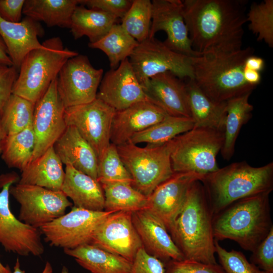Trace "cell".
Listing matches in <instances>:
<instances>
[{
  "mask_svg": "<svg viewBox=\"0 0 273 273\" xmlns=\"http://www.w3.org/2000/svg\"><path fill=\"white\" fill-rule=\"evenodd\" d=\"M247 3L245 0L183 1L184 19L194 50L205 54L242 49Z\"/></svg>",
  "mask_w": 273,
  "mask_h": 273,
  "instance_id": "1",
  "label": "cell"
},
{
  "mask_svg": "<svg viewBox=\"0 0 273 273\" xmlns=\"http://www.w3.org/2000/svg\"><path fill=\"white\" fill-rule=\"evenodd\" d=\"M35 105L20 96L11 95L0 118L7 135L18 133L32 124Z\"/></svg>",
  "mask_w": 273,
  "mask_h": 273,
  "instance_id": "36",
  "label": "cell"
},
{
  "mask_svg": "<svg viewBox=\"0 0 273 273\" xmlns=\"http://www.w3.org/2000/svg\"><path fill=\"white\" fill-rule=\"evenodd\" d=\"M132 3L130 0H80V5L109 13L122 19Z\"/></svg>",
  "mask_w": 273,
  "mask_h": 273,
  "instance_id": "44",
  "label": "cell"
},
{
  "mask_svg": "<svg viewBox=\"0 0 273 273\" xmlns=\"http://www.w3.org/2000/svg\"><path fill=\"white\" fill-rule=\"evenodd\" d=\"M0 63L12 66V62L8 55L7 47L0 34Z\"/></svg>",
  "mask_w": 273,
  "mask_h": 273,
  "instance_id": "49",
  "label": "cell"
},
{
  "mask_svg": "<svg viewBox=\"0 0 273 273\" xmlns=\"http://www.w3.org/2000/svg\"><path fill=\"white\" fill-rule=\"evenodd\" d=\"M247 197L232 203L213 216L216 241L230 239L245 250L253 252L273 227L269 195Z\"/></svg>",
  "mask_w": 273,
  "mask_h": 273,
  "instance_id": "4",
  "label": "cell"
},
{
  "mask_svg": "<svg viewBox=\"0 0 273 273\" xmlns=\"http://www.w3.org/2000/svg\"><path fill=\"white\" fill-rule=\"evenodd\" d=\"M252 253V263L265 273H273V227Z\"/></svg>",
  "mask_w": 273,
  "mask_h": 273,
  "instance_id": "42",
  "label": "cell"
},
{
  "mask_svg": "<svg viewBox=\"0 0 273 273\" xmlns=\"http://www.w3.org/2000/svg\"><path fill=\"white\" fill-rule=\"evenodd\" d=\"M251 94H246L226 102L224 141L220 152L227 161L234 154L236 142L242 126L251 118L254 108L249 102Z\"/></svg>",
  "mask_w": 273,
  "mask_h": 273,
  "instance_id": "31",
  "label": "cell"
},
{
  "mask_svg": "<svg viewBox=\"0 0 273 273\" xmlns=\"http://www.w3.org/2000/svg\"><path fill=\"white\" fill-rule=\"evenodd\" d=\"M170 156L173 172H193L203 175L219 167L216 156L221 151L224 131L207 127H193L174 138Z\"/></svg>",
  "mask_w": 273,
  "mask_h": 273,
  "instance_id": "8",
  "label": "cell"
},
{
  "mask_svg": "<svg viewBox=\"0 0 273 273\" xmlns=\"http://www.w3.org/2000/svg\"><path fill=\"white\" fill-rule=\"evenodd\" d=\"M102 187L104 194L105 211L133 212L146 208L148 197L130 184L114 183L103 185Z\"/></svg>",
  "mask_w": 273,
  "mask_h": 273,
  "instance_id": "35",
  "label": "cell"
},
{
  "mask_svg": "<svg viewBox=\"0 0 273 273\" xmlns=\"http://www.w3.org/2000/svg\"><path fill=\"white\" fill-rule=\"evenodd\" d=\"M113 211H93L73 207L71 210L39 229L44 240L53 246L74 249L90 244L98 226Z\"/></svg>",
  "mask_w": 273,
  "mask_h": 273,
  "instance_id": "10",
  "label": "cell"
},
{
  "mask_svg": "<svg viewBox=\"0 0 273 273\" xmlns=\"http://www.w3.org/2000/svg\"><path fill=\"white\" fill-rule=\"evenodd\" d=\"M97 180L101 185L125 183L131 185V176L125 166L117 147L110 143L99 160Z\"/></svg>",
  "mask_w": 273,
  "mask_h": 273,
  "instance_id": "39",
  "label": "cell"
},
{
  "mask_svg": "<svg viewBox=\"0 0 273 273\" xmlns=\"http://www.w3.org/2000/svg\"><path fill=\"white\" fill-rule=\"evenodd\" d=\"M0 273H11V270L8 266H5L0 261Z\"/></svg>",
  "mask_w": 273,
  "mask_h": 273,
  "instance_id": "52",
  "label": "cell"
},
{
  "mask_svg": "<svg viewBox=\"0 0 273 273\" xmlns=\"http://www.w3.org/2000/svg\"><path fill=\"white\" fill-rule=\"evenodd\" d=\"M35 147L32 124L23 130L7 135L3 146L2 157L9 167L22 171L31 162Z\"/></svg>",
  "mask_w": 273,
  "mask_h": 273,
  "instance_id": "34",
  "label": "cell"
},
{
  "mask_svg": "<svg viewBox=\"0 0 273 273\" xmlns=\"http://www.w3.org/2000/svg\"><path fill=\"white\" fill-rule=\"evenodd\" d=\"M116 110L99 99L65 109L67 126H73L88 143L99 160L111 143L110 134Z\"/></svg>",
  "mask_w": 273,
  "mask_h": 273,
  "instance_id": "13",
  "label": "cell"
},
{
  "mask_svg": "<svg viewBox=\"0 0 273 273\" xmlns=\"http://www.w3.org/2000/svg\"><path fill=\"white\" fill-rule=\"evenodd\" d=\"M213 216L204 188L197 181L189 190L169 233L184 259L217 263Z\"/></svg>",
  "mask_w": 273,
  "mask_h": 273,
  "instance_id": "2",
  "label": "cell"
},
{
  "mask_svg": "<svg viewBox=\"0 0 273 273\" xmlns=\"http://www.w3.org/2000/svg\"><path fill=\"white\" fill-rule=\"evenodd\" d=\"M19 71L13 65L0 63V118L4 108L12 94Z\"/></svg>",
  "mask_w": 273,
  "mask_h": 273,
  "instance_id": "45",
  "label": "cell"
},
{
  "mask_svg": "<svg viewBox=\"0 0 273 273\" xmlns=\"http://www.w3.org/2000/svg\"><path fill=\"white\" fill-rule=\"evenodd\" d=\"M168 115L151 100L137 102L114 114L110 142L119 146L128 142L136 133L163 120Z\"/></svg>",
  "mask_w": 273,
  "mask_h": 273,
  "instance_id": "20",
  "label": "cell"
},
{
  "mask_svg": "<svg viewBox=\"0 0 273 273\" xmlns=\"http://www.w3.org/2000/svg\"><path fill=\"white\" fill-rule=\"evenodd\" d=\"M103 74V70L94 67L85 55L69 59L57 77L58 92L65 108L95 100Z\"/></svg>",
  "mask_w": 273,
  "mask_h": 273,
  "instance_id": "12",
  "label": "cell"
},
{
  "mask_svg": "<svg viewBox=\"0 0 273 273\" xmlns=\"http://www.w3.org/2000/svg\"><path fill=\"white\" fill-rule=\"evenodd\" d=\"M11 273H25V271L20 268V264L18 258L17 259L14 266V270ZM41 273H53V268L49 262L47 261Z\"/></svg>",
  "mask_w": 273,
  "mask_h": 273,
  "instance_id": "50",
  "label": "cell"
},
{
  "mask_svg": "<svg viewBox=\"0 0 273 273\" xmlns=\"http://www.w3.org/2000/svg\"><path fill=\"white\" fill-rule=\"evenodd\" d=\"M7 135L4 130L0 119V154L2 153L4 141Z\"/></svg>",
  "mask_w": 273,
  "mask_h": 273,
  "instance_id": "51",
  "label": "cell"
},
{
  "mask_svg": "<svg viewBox=\"0 0 273 273\" xmlns=\"http://www.w3.org/2000/svg\"><path fill=\"white\" fill-rule=\"evenodd\" d=\"M62 164L52 146L21 171L18 183L61 191L65 177Z\"/></svg>",
  "mask_w": 273,
  "mask_h": 273,
  "instance_id": "26",
  "label": "cell"
},
{
  "mask_svg": "<svg viewBox=\"0 0 273 273\" xmlns=\"http://www.w3.org/2000/svg\"><path fill=\"white\" fill-rule=\"evenodd\" d=\"M246 22L258 41H263L269 47H273L272 0L253 3L246 13Z\"/></svg>",
  "mask_w": 273,
  "mask_h": 273,
  "instance_id": "38",
  "label": "cell"
},
{
  "mask_svg": "<svg viewBox=\"0 0 273 273\" xmlns=\"http://www.w3.org/2000/svg\"><path fill=\"white\" fill-rule=\"evenodd\" d=\"M64 250L92 273H130L131 262L95 245L86 244Z\"/></svg>",
  "mask_w": 273,
  "mask_h": 273,
  "instance_id": "28",
  "label": "cell"
},
{
  "mask_svg": "<svg viewBox=\"0 0 273 273\" xmlns=\"http://www.w3.org/2000/svg\"><path fill=\"white\" fill-rule=\"evenodd\" d=\"M213 215L243 198L273 189V162L253 167L234 162L205 175L201 181Z\"/></svg>",
  "mask_w": 273,
  "mask_h": 273,
  "instance_id": "5",
  "label": "cell"
},
{
  "mask_svg": "<svg viewBox=\"0 0 273 273\" xmlns=\"http://www.w3.org/2000/svg\"><path fill=\"white\" fill-rule=\"evenodd\" d=\"M80 0H25L23 14L48 27L70 28L73 13Z\"/></svg>",
  "mask_w": 273,
  "mask_h": 273,
  "instance_id": "30",
  "label": "cell"
},
{
  "mask_svg": "<svg viewBox=\"0 0 273 273\" xmlns=\"http://www.w3.org/2000/svg\"><path fill=\"white\" fill-rule=\"evenodd\" d=\"M132 221L143 247L164 263L184 256L162 222L147 210L132 212Z\"/></svg>",
  "mask_w": 273,
  "mask_h": 273,
  "instance_id": "21",
  "label": "cell"
},
{
  "mask_svg": "<svg viewBox=\"0 0 273 273\" xmlns=\"http://www.w3.org/2000/svg\"><path fill=\"white\" fill-rule=\"evenodd\" d=\"M61 191L72 200L75 207L104 210L105 197L101 184L70 165H66Z\"/></svg>",
  "mask_w": 273,
  "mask_h": 273,
  "instance_id": "25",
  "label": "cell"
},
{
  "mask_svg": "<svg viewBox=\"0 0 273 273\" xmlns=\"http://www.w3.org/2000/svg\"><path fill=\"white\" fill-rule=\"evenodd\" d=\"M139 43L121 24H115L101 39L88 45L103 52L109 59L111 69H114L122 61L128 59Z\"/></svg>",
  "mask_w": 273,
  "mask_h": 273,
  "instance_id": "33",
  "label": "cell"
},
{
  "mask_svg": "<svg viewBox=\"0 0 273 273\" xmlns=\"http://www.w3.org/2000/svg\"><path fill=\"white\" fill-rule=\"evenodd\" d=\"M174 144L173 139L162 145L145 147L129 141L116 146L135 189L149 197L158 185L173 174L170 156Z\"/></svg>",
  "mask_w": 273,
  "mask_h": 273,
  "instance_id": "7",
  "label": "cell"
},
{
  "mask_svg": "<svg viewBox=\"0 0 273 273\" xmlns=\"http://www.w3.org/2000/svg\"><path fill=\"white\" fill-rule=\"evenodd\" d=\"M16 180L14 175L3 184L0 192V244L6 251L22 256H40L44 252L40 229L17 219L9 205V190Z\"/></svg>",
  "mask_w": 273,
  "mask_h": 273,
  "instance_id": "14",
  "label": "cell"
},
{
  "mask_svg": "<svg viewBox=\"0 0 273 273\" xmlns=\"http://www.w3.org/2000/svg\"><path fill=\"white\" fill-rule=\"evenodd\" d=\"M44 33L40 23L29 17L25 16L18 23L8 22L0 17V34L13 65L18 71L29 52L43 47L38 37H42Z\"/></svg>",
  "mask_w": 273,
  "mask_h": 273,
  "instance_id": "23",
  "label": "cell"
},
{
  "mask_svg": "<svg viewBox=\"0 0 273 273\" xmlns=\"http://www.w3.org/2000/svg\"><path fill=\"white\" fill-rule=\"evenodd\" d=\"M65 109L58 92L56 78L35 105L32 127L35 147L32 161L53 146L65 130Z\"/></svg>",
  "mask_w": 273,
  "mask_h": 273,
  "instance_id": "15",
  "label": "cell"
},
{
  "mask_svg": "<svg viewBox=\"0 0 273 273\" xmlns=\"http://www.w3.org/2000/svg\"><path fill=\"white\" fill-rule=\"evenodd\" d=\"M251 47L230 53H208L190 57L193 80L211 100L218 103L246 94L256 86L243 76L245 62L253 55Z\"/></svg>",
  "mask_w": 273,
  "mask_h": 273,
  "instance_id": "3",
  "label": "cell"
},
{
  "mask_svg": "<svg viewBox=\"0 0 273 273\" xmlns=\"http://www.w3.org/2000/svg\"><path fill=\"white\" fill-rule=\"evenodd\" d=\"M90 244L132 262L143 247L132 221V212L119 211L109 215L96 230Z\"/></svg>",
  "mask_w": 273,
  "mask_h": 273,
  "instance_id": "18",
  "label": "cell"
},
{
  "mask_svg": "<svg viewBox=\"0 0 273 273\" xmlns=\"http://www.w3.org/2000/svg\"><path fill=\"white\" fill-rule=\"evenodd\" d=\"M128 59L144 90L150 78L169 72L179 78H193L190 57L175 52L153 37L139 43Z\"/></svg>",
  "mask_w": 273,
  "mask_h": 273,
  "instance_id": "9",
  "label": "cell"
},
{
  "mask_svg": "<svg viewBox=\"0 0 273 273\" xmlns=\"http://www.w3.org/2000/svg\"><path fill=\"white\" fill-rule=\"evenodd\" d=\"M25 0H0V17L13 23L21 21Z\"/></svg>",
  "mask_w": 273,
  "mask_h": 273,
  "instance_id": "46",
  "label": "cell"
},
{
  "mask_svg": "<svg viewBox=\"0 0 273 273\" xmlns=\"http://www.w3.org/2000/svg\"><path fill=\"white\" fill-rule=\"evenodd\" d=\"M118 18L97 9H87L82 5L75 8L71 18L70 29L75 39L87 36L89 43L101 39L116 24Z\"/></svg>",
  "mask_w": 273,
  "mask_h": 273,
  "instance_id": "29",
  "label": "cell"
},
{
  "mask_svg": "<svg viewBox=\"0 0 273 273\" xmlns=\"http://www.w3.org/2000/svg\"><path fill=\"white\" fill-rule=\"evenodd\" d=\"M61 273H69L67 268L65 266H63L62 268Z\"/></svg>",
  "mask_w": 273,
  "mask_h": 273,
  "instance_id": "53",
  "label": "cell"
},
{
  "mask_svg": "<svg viewBox=\"0 0 273 273\" xmlns=\"http://www.w3.org/2000/svg\"><path fill=\"white\" fill-rule=\"evenodd\" d=\"M97 98L116 111L140 101L151 100L138 80L128 59L122 61L117 68L111 69L105 74Z\"/></svg>",
  "mask_w": 273,
  "mask_h": 273,
  "instance_id": "19",
  "label": "cell"
},
{
  "mask_svg": "<svg viewBox=\"0 0 273 273\" xmlns=\"http://www.w3.org/2000/svg\"><path fill=\"white\" fill-rule=\"evenodd\" d=\"M151 20L149 38L163 31L167 34L163 43L171 50L189 57L201 54L192 48L184 19L182 1L153 0Z\"/></svg>",
  "mask_w": 273,
  "mask_h": 273,
  "instance_id": "17",
  "label": "cell"
},
{
  "mask_svg": "<svg viewBox=\"0 0 273 273\" xmlns=\"http://www.w3.org/2000/svg\"><path fill=\"white\" fill-rule=\"evenodd\" d=\"M144 91L168 115L191 118L186 83L171 73L152 77Z\"/></svg>",
  "mask_w": 273,
  "mask_h": 273,
  "instance_id": "22",
  "label": "cell"
},
{
  "mask_svg": "<svg viewBox=\"0 0 273 273\" xmlns=\"http://www.w3.org/2000/svg\"><path fill=\"white\" fill-rule=\"evenodd\" d=\"M9 193L20 204L19 220L36 229L65 214L72 205L62 191L37 186L18 183Z\"/></svg>",
  "mask_w": 273,
  "mask_h": 273,
  "instance_id": "11",
  "label": "cell"
},
{
  "mask_svg": "<svg viewBox=\"0 0 273 273\" xmlns=\"http://www.w3.org/2000/svg\"><path fill=\"white\" fill-rule=\"evenodd\" d=\"M215 247L220 265L225 273H265L250 262L242 252L235 250L228 251L215 240Z\"/></svg>",
  "mask_w": 273,
  "mask_h": 273,
  "instance_id": "40",
  "label": "cell"
},
{
  "mask_svg": "<svg viewBox=\"0 0 273 273\" xmlns=\"http://www.w3.org/2000/svg\"><path fill=\"white\" fill-rule=\"evenodd\" d=\"M186 87L194 127H207L224 131L226 115V102L218 103L208 98L193 79H188Z\"/></svg>",
  "mask_w": 273,
  "mask_h": 273,
  "instance_id": "27",
  "label": "cell"
},
{
  "mask_svg": "<svg viewBox=\"0 0 273 273\" xmlns=\"http://www.w3.org/2000/svg\"><path fill=\"white\" fill-rule=\"evenodd\" d=\"M121 25L139 43L149 37L151 19L152 2L133 0L128 11L121 19Z\"/></svg>",
  "mask_w": 273,
  "mask_h": 273,
  "instance_id": "37",
  "label": "cell"
},
{
  "mask_svg": "<svg viewBox=\"0 0 273 273\" xmlns=\"http://www.w3.org/2000/svg\"><path fill=\"white\" fill-rule=\"evenodd\" d=\"M43 47L29 52L23 60L12 94L35 104L57 77L65 63L78 53L64 48L59 37L48 38Z\"/></svg>",
  "mask_w": 273,
  "mask_h": 273,
  "instance_id": "6",
  "label": "cell"
},
{
  "mask_svg": "<svg viewBox=\"0 0 273 273\" xmlns=\"http://www.w3.org/2000/svg\"><path fill=\"white\" fill-rule=\"evenodd\" d=\"M165 264L156 257L149 254L142 247L132 262L130 273H165Z\"/></svg>",
  "mask_w": 273,
  "mask_h": 273,
  "instance_id": "43",
  "label": "cell"
},
{
  "mask_svg": "<svg viewBox=\"0 0 273 273\" xmlns=\"http://www.w3.org/2000/svg\"><path fill=\"white\" fill-rule=\"evenodd\" d=\"M204 176L193 172H174L148 197L145 209L159 219L169 233L191 187Z\"/></svg>",
  "mask_w": 273,
  "mask_h": 273,
  "instance_id": "16",
  "label": "cell"
},
{
  "mask_svg": "<svg viewBox=\"0 0 273 273\" xmlns=\"http://www.w3.org/2000/svg\"><path fill=\"white\" fill-rule=\"evenodd\" d=\"M243 76L245 81L249 84L256 86L260 83L261 77L259 72L244 67Z\"/></svg>",
  "mask_w": 273,
  "mask_h": 273,
  "instance_id": "48",
  "label": "cell"
},
{
  "mask_svg": "<svg viewBox=\"0 0 273 273\" xmlns=\"http://www.w3.org/2000/svg\"><path fill=\"white\" fill-rule=\"evenodd\" d=\"M194 127L192 118L168 115L163 120L136 133L129 141L137 145L145 143L149 146L163 144Z\"/></svg>",
  "mask_w": 273,
  "mask_h": 273,
  "instance_id": "32",
  "label": "cell"
},
{
  "mask_svg": "<svg viewBox=\"0 0 273 273\" xmlns=\"http://www.w3.org/2000/svg\"><path fill=\"white\" fill-rule=\"evenodd\" d=\"M53 147L62 164L70 165L97 180L98 158L75 127L67 126Z\"/></svg>",
  "mask_w": 273,
  "mask_h": 273,
  "instance_id": "24",
  "label": "cell"
},
{
  "mask_svg": "<svg viewBox=\"0 0 273 273\" xmlns=\"http://www.w3.org/2000/svg\"><path fill=\"white\" fill-rule=\"evenodd\" d=\"M165 273H225L217 263H205L194 260H170L164 263Z\"/></svg>",
  "mask_w": 273,
  "mask_h": 273,
  "instance_id": "41",
  "label": "cell"
},
{
  "mask_svg": "<svg viewBox=\"0 0 273 273\" xmlns=\"http://www.w3.org/2000/svg\"><path fill=\"white\" fill-rule=\"evenodd\" d=\"M264 65L263 59L254 55L247 58L244 64L245 67L259 72L263 70Z\"/></svg>",
  "mask_w": 273,
  "mask_h": 273,
  "instance_id": "47",
  "label": "cell"
}]
</instances>
